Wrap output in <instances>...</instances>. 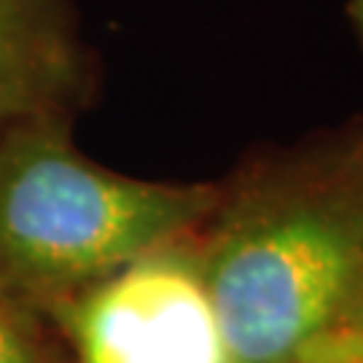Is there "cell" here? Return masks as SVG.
<instances>
[{
    "label": "cell",
    "instance_id": "obj_1",
    "mask_svg": "<svg viewBox=\"0 0 363 363\" xmlns=\"http://www.w3.org/2000/svg\"><path fill=\"white\" fill-rule=\"evenodd\" d=\"M196 242L229 363H298L363 261V130L259 164Z\"/></svg>",
    "mask_w": 363,
    "mask_h": 363
},
{
    "label": "cell",
    "instance_id": "obj_3",
    "mask_svg": "<svg viewBox=\"0 0 363 363\" xmlns=\"http://www.w3.org/2000/svg\"><path fill=\"white\" fill-rule=\"evenodd\" d=\"M67 363H229L196 234L46 312Z\"/></svg>",
    "mask_w": 363,
    "mask_h": 363
},
{
    "label": "cell",
    "instance_id": "obj_5",
    "mask_svg": "<svg viewBox=\"0 0 363 363\" xmlns=\"http://www.w3.org/2000/svg\"><path fill=\"white\" fill-rule=\"evenodd\" d=\"M0 363H67L49 318L0 288Z\"/></svg>",
    "mask_w": 363,
    "mask_h": 363
},
{
    "label": "cell",
    "instance_id": "obj_7",
    "mask_svg": "<svg viewBox=\"0 0 363 363\" xmlns=\"http://www.w3.org/2000/svg\"><path fill=\"white\" fill-rule=\"evenodd\" d=\"M350 19L352 25H355V30H358V35H361L363 40V0H350Z\"/></svg>",
    "mask_w": 363,
    "mask_h": 363
},
{
    "label": "cell",
    "instance_id": "obj_2",
    "mask_svg": "<svg viewBox=\"0 0 363 363\" xmlns=\"http://www.w3.org/2000/svg\"><path fill=\"white\" fill-rule=\"evenodd\" d=\"M223 186L162 183L91 162L70 118L0 138V288L46 312L156 247L199 234Z\"/></svg>",
    "mask_w": 363,
    "mask_h": 363
},
{
    "label": "cell",
    "instance_id": "obj_6",
    "mask_svg": "<svg viewBox=\"0 0 363 363\" xmlns=\"http://www.w3.org/2000/svg\"><path fill=\"white\" fill-rule=\"evenodd\" d=\"M298 363H363V261Z\"/></svg>",
    "mask_w": 363,
    "mask_h": 363
},
{
    "label": "cell",
    "instance_id": "obj_4",
    "mask_svg": "<svg viewBox=\"0 0 363 363\" xmlns=\"http://www.w3.org/2000/svg\"><path fill=\"white\" fill-rule=\"evenodd\" d=\"M86 84L62 0H0V138L30 121L70 118Z\"/></svg>",
    "mask_w": 363,
    "mask_h": 363
}]
</instances>
